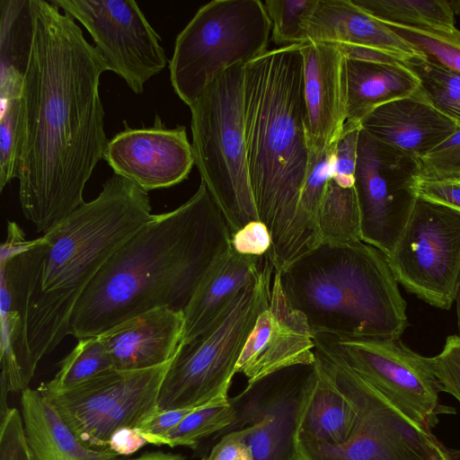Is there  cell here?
Instances as JSON below:
<instances>
[{
	"mask_svg": "<svg viewBox=\"0 0 460 460\" xmlns=\"http://www.w3.org/2000/svg\"><path fill=\"white\" fill-rule=\"evenodd\" d=\"M306 41L337 45L346 58L381 62H402L417 53L353 0H318L308 22Z\"/></svg>",
	"mask_w": 460,
	"mask_h": 460,
	"instance_id": "20",
	"label": "cell"
},
{
	"mask_svg": "<svg viewBox=\"0 0 460 460\" xmlns=\"http://www.w3.org/2000/svg\"><path fill=\"white\" fill-rule=\"evenodd\" d=\"M264 256L243 255L232 247L208 272L183 311L181 344L200 335L227 307L235 296L260 273Z\"/></svg>",
	"mask_w": 460,
	"mask_h": 460,
	"instance_id": "23",
	"label": "cell"
},
{
	"mask_svg": "<svg viewBox=\"0 0 460 460\" xmlns=\"http://www.w3.org/2000/svg\"><path fill=\"white\" fill-rule=\"evenodd\" d=\"M0 460H31L22 413L15 408L1 419Z\"/></svg>",
	"mask_w": 460,
	"mask_h": 460,
	"instance_id": "40",
	"label": "cell"
},
{
	"mask_svg": "<svg viewBox=\"0 0 460 460\" xmlns=\"http://www.w3.org/2000/svg\"><path fill=\"white\" fill-rule=\"evenodd\" d=\"M170 363L144 370L112 368L65 390H38L84 445L106 449L116 430L137 429L158 411Z\"/></svg>",
	"mask_w": 460,
	"mask_h": 460,
	"instance_id": "10",
	"label": "cell"
},
{
	"mask_svg": "<svg viewBox=\"0 0 460 460\" xmlns=\"http://www.w3.org/2000/svg\"><path fill=\"white\" fill-rule=\"evenodd\" d=\"M198 408V407H197ZM195 408L157 411L137 429L149 444L166 434Z\"/></svg>",
	"mask_w": 460,
	"mask_h": 460,
	"instance_id": "43",
	"label": "cell"
},
{
	"mask_svg": "<svg viewBox=\"0 0 460 460\" xmlns=\"http://www.w3.org/2000/svg\"><path fill=\"white\" fill-rule=\"evenodd\" d=\"M92 36L109 71L137 94L168 64L161 38L133 0H52Z\"/></svg>",
	"mask_w": 460,
	"mask_h": 460,
	"instance_id": "14",
	"label": "cell"
},
{
	"mask_svg": "<svg viewBox=\"0 0 460 460\" xmlns=\"http://www.w3.org/2000/svg\"><path fill=\"white\" fill-rule=\"evenodd\" d=\"M299 48L307 143L311 154L320 155L337 142L347 121L346 56L334 44L305 41Z\"/></svg>",
	"mask_w": 460,
	"mask_h": 460,
	"instance_id": "19",
	"label": "cell"
},
{
	"mask_svg": "<svg viewBox=\"0 0 460 460\" xmlns=\"http://www.w3.org/2000/svg\"><path fill=\"white\" fill-rule=\"evenodd\" d=\"M314 353L320 370L355 408L358 422L339 446L296 442V460H428L441 445L349 367L317 348Z\"/></svg>",
	"mask_w": 460,
	"mask_h": 460,
	"instance_id": "9",
	"label": "cell"
},
{
	"mask_svg": "<svg viewBox=\"0 0 460 460\" xmlns=\"http://www.w3.org/2000/svg\"><path fill=\"white\" fill-rule=\"evenodd\" d=\"M0 93L22 92L32 43L31 0L0 1Z\"/></svg>",
	"mask_w": 460,
	"mask_h": 460,
	"instance_id": "27",
	"label": "cell"
},
{
	"mask_svg": "<svg viewBox=\"0 0 460 460\" xmlns=\"http://www.w3.org/2000/svg\"><path fill=\"white\" fill-rule=\"evenodd\" d=\"M243 128L256 210L272 238L267 255L282 271L316 247L298 212L310 159L299 45L244 65Z\"/></svg>",
	"mask_w": 460,
	"mask_h": 460,
	"instance_id": "3",
	"label": "cell"
},
{
	"mask_svg": "<svg viewBox=\"0 0 460 460\" xmlns=\"http://www.w3.org/2000/svg\"><path fill=\"white\" fill-rule=\"evenodd\" d=\"M125 128L108 141L103 159L114 173L142 190L170 188L186 180L195 164L186 128H166L156 115L153 127Z\"/></svg>",
	"mask_w": 460,
	"mask_h": 460,
	"instance_id": "17",
	"label": "cell"
},
{
	"mask_svg": "<svg viewBox=\"0 0 460 460\" xmlns=\"http://www.w3.org/2000/svg\"><path fill=\"white\" fill-rule=\"evenodd\" d=\"M279 272L313 335L398 340L409 325L387 257L361 240L322 243Z\"/></svg>",
	"mask_w": 460,
	"mask_h": 460,
	"instance_id": "5",
	"label": "cell"
},
{
	"mask_svg": "<svg viewBox=\"0 0 460 460\" xmlns=\"http://www.w3.org/2000/svg\"><path fill=\"white\" fill-rule=\"evenodd\" d=\"M235 418L236 407L232 399L203 405L195 408L153 445L195 448L203 438L220 430H228Z\"/></svg>",
	"mask_w": 460,
	"mask_h": 460,
	"instance_id": "31",
	"label": "cell"
},
{
	"mask_svg": "<svg viewBox=\"0 0 460 460\" xmlns=\"http://www.w3.org/2000/svg\"><path fill=\"white\" fill-rule=\"evenodd\" d=\"M26 137L25 107L22 95L1 102L0 190L18 178Z\"/></svg>",
	"mask_w": 460,
	"mask_h": 460,
	"instance_id": "33",
	"label": "cell"
},
{
	"mask_svg": "<svg viewBox=\"0 0 460 460\" xmlns=\"http://www.w3.org/2000/svg\"><path fill=\"white\" fill-rule=\"evenodd\" d=\"M271 22L260 0H214L178 34L170 79L189 107L227 69L268 51Z\"/></svg>",
	"mask_w": 460,
	"mask_h": 460,
	"instance_id": "8",
	"label": "cell"
},
{
	"mask_svg": "<svg viewBox=\"0 0 460 460\" xmlns=\"http://www.w3.org/2000/svg\"><path fill=\"white\" fill-rule=\"evenodd\" d=\"M386 24L416 52L460 73V30L434 31Z\"/></svg>",
	"mask_w": 460,
	"mask_h": 460,
	"instance_id": "35",
	"label": "cell"
},
{
	"mask_svg": "<svg viewBox=\"0 0 460 460\" xmlns=\"http://www.w3.org/2000/svg\"><path fill=\"white\" fill-rule=\"evenodd\" d=\"M31 50L23 79L26 137L19 181L22 213L45 233L84 204L109 139L100 96L108 66L75 19L31 0Z\"/></svg>",
	"mask_w": 460,
	"mask_h": 460,
	"instance_id": "1",
	"label": "cell"
},
{
	"mask_svg": "<svg viewBox=\"0 0 460 460\" xmlns=\"http://www.w3.org/2000/svg\"><path fill=\"white\" fill-rule=\"evenodd\" d=\"M376 19L391 24L434 31H452L455 11L446 0H353Z\"/></svg>",
	"mask_w": 460,
	"mask_h": 460,
	"instance_id": "28",
	"label": "cell"
},
{
	"mask_svg": "<svg viewBox=\"0 0 460 460\" xmlns=\"http://www.w3.org/2000/svg\"><path fill=\"white\" fill-rule=\"evenodd\" d=\"M203 460H255L239 429L226 433Z\"/></svg>",
	"mask_w": 460,
	"mask_h": 460,
	"instance_id": "44",
	"label": "cell"
},
{
	"mask_svg": "<svg viewBox=\"0 0 460 460\" xmlns=\"http://www.w3.org/2000/svg\"><path fill=\"white\" fill-rule=\"evenodd\" d=\"M456 314H457V329H458V336L460 337V276L457 283L456 299Z\"/></svg>",
	"mask_w": 460,
	"mask_h": 460,
	"instance_id": "48",
	"label": "cell"
},
{
	"mask_svg": "<svg viewBox=\"0 0 460 460\" xmlns=\"http://www.w3.org/2000/svg\"><path fill=\"white\" fill-rule=\"evenodd\" d=\"M360 126L379 142L418 160L459 128L436 110L420 90L378 106L361 120Z\"/></svg>",
	"mask_w": 460,
	"mask_h": 460,
	"instance_id": "22",
	"label": "cell"
},
{
	"mask_svg": "<svg viewBox=\"0 0 460 460\" xmlns=\"http://www.w3.org/2000/svg\"><path fill=\"white\" fill-rule=\"evenodd\" d=\"M184 314L158 307L124 321L98 335L117 370H144L174 357L182 339Z\"/></svg>",
	"mask_w": 460,
	"mask_h": 460,
	"instance_id": "21",
	"label": "cell"
},
{
	"mask_svg": "<svg viewBox=\"0 0 460 460\" xmlns=\"http://www.w3.org/2000/svg\"><path fill=\"white\" fill-rule=\"evenodd\" d=\"M316 367V376L298 417L296 442L339 446L346 442L355 429L357 411L317 365Z\"/></svg>",
	"mask_w": 460,
	"mask_h": 460,
	"instance_id": "26",
	"label": "cell"
},
{
	"mask_svg": "<svg viewBox=\"0 0 460 460\" xmlns=\"http://www.w3.org/2000/svg\"><path fill=\"white\" fill-rule=\"evenodd\" d=\"M417 197L460 210V176L444 179H420Z\"/></svg>",
	"mask_w": 460,
	"mask_h": 460,
	"instance_id": "42",
	"label": "cell"
},
{
	"mask_svg": "<svg viewBox=\"0 0 460 460\" xmlns=\"http://www.w3.org/2000/svg\"><path fill=\"white\" fill-rule=\"evenodd\" d=\"M272 238L264 223L252 221L232 234L231 247L238 253L264 256L271 248Z\"/></svg>",
	"mask_w": 460,
	"mask_h": 460,
	"instance_id": "41",
	"label": "cell"
},
{
	"mask_svg": "<svg viewBox=\"0 0 460 460\" xmlns=\"http://www.w3.org/2000/svg\"><path fill=\"white\" fill-rule=\"evenodd\" d=\"M131 460H183V457L179 455L155 452L142 455Z\"/></svg>",
	"mask_w": 460,
	"mask_h": 460,
	"instance_id": "46",
	"label": "cell"
},
{
	"mask_svg": "<svg viewBox=\"0 0 460 460\" xmlns=\"http://www.w3.org/2000/svg\"><path fill=\"white\" fill-rule=\"evenodd\" d=\"M420 160L398 151L361 128L355 172L361 241L389 257L417 199Z\"/></svg>",
	"mask_w": 460,
	"mask_h": 460,
	"instance_id": "13",
	"label": "cell"
},
{
	"mask_svg": "<svg viewBox=\"0 0 460 460\" xmlns=\"http://www.w3.org/2000/svg\"><path fill=\"white\" fill-rule=\"evenodd\" d=\"M30 243L14 221L7 226L1 245V412L7 407V394L23 392L34 376L29 345Z\"/></svg>",
	"mask_w": 460,
	"mask_h": 460,
	"instance_id": "16",
	"label": "cell"
},
{
	"mask_svg": "<svg viewBox=\"0 0 460 460\" xmlns=\"http://www.w3.org/2000/svg\"><path fill=\"white\" fill-rule=\"evenodd\" d=\"M274 266L265 255L258 276L240 290L200 335L180 344L162 382L158 411L197 408L227 401L243 347L270 304Z\"/></svg>",
	"mask_w": 460,
	"mask_h": 460,
	"instance_id": "6",
	"label": "cell"
},
{
	"mask_svg": "<svg viewBox=\"0 0 460 460\" xmlns=\"http://www.w3.org/2000/svg\"><path fill=\"white\" fill-rule=\"evenodd\" d=\"M420 179L460 176V128L420 160Z\"/></svg>",
	"mask_w": 460,
	"mask_h": 460,
	"instance_id": "37",
	"label": "cell"
},
{
	"mask_svg": "<svg viewBox=\"0 0 460 460\" xmlns=\"http://www.w3.org/2000/svg\"><path fill=\"white\" fill-rule=\"evenodd\" d=\"M112 368L111 358L99 336L80 339L61 360L54 378L42 384L39 389L48 392L65 390Z\"/></svg>",
	"mask_w": 460,
	"mask_h": 460,
	"instance_id": "32",
	"label": "cell"
},
{
	"mask_svg": "<svg viewBox=\"0 0 460 460\" xmlns=\"http://www.w3.org/2000/svg\"><path fill=\"white\" fill-rule=\"evenodd\" d=\"M147 192L113 175L99 195L31 240L29 345L33 365L69 334L73 310L111 256L153 216Z\"/></svg>",
	"mask_w": 460,
	"mask_h": 460,
	"instance_id": "4",
	"label": "cell"
},
{
	"mask_svg": "<svg viewBox=\"0 0 460 460\" xmlns=\"http://www.w3.org/2000/svg\"><path fill=\"white\" fill-rule=\"evenodd\" d=\"M430 363L440 391L460 402V337L449 335L441 352L430 358Z\"/></svg>",
	"mask_w": 460,
	"mask_h": 460,
	"instance_id": "39",
	"label": "cell"
},
{
	"mask_svg": "<svg viewBox=\"0 0 460 460\" xmlns=\"http://www.w3.org/2000/svg\"><path fill=\"white\" fill-rule=\"evenodd\" d=\"M147 441L135 428H122L116 430L109 441V448L114 453L126 456L143 447Z\"/></svg>",
	"mask_w": 460,
	"mask_h": 460,
	"instance_id": "45",
	"label": "cell"
},
{
	"mask_svg": "<svg viewBox=\"0 0 460 460\" xmlns=\"http://www.w3.org/2000/svg\"><path fill=\"white\" fill-rule=\"evenodd\" d=\"M317 227L321 243H345L361 240L360 212L355 186L342 188L330 179L321 205Z\"/></svg>",
	"mask_w": 460,
	"mask_h": 460,
	"instance_id": "29",
	"label": "cell"
},
{
	"mask_svg": "<svg viewBox=\"0 0 460 460\" xmlns=\"http://www.w3.org/2000/svg\"><path fill=\"white\" fill-rule=\"evenodd\" d=\"M314 335L305 316L284 294L274 271L269 306L258 316L236 365L248 384L296 365L315 363Z\"/></svg>",
	"mask_w": 460,
	"mask_h": 460,
	"instance_id": "18",
	"label": "cell"
},
{
	"mask_svg": "<svg viewBox=\"0 0 460 460\" xmlns=\"http://www.w3.org/2000/svg\"><path fill=\"white\" fill-rule=\"evenodd\" d=\"M401 63L416 76L426 100L460 128V73L418 52Z\"/></svg>",
	"mask_w": 460,
	"mask_h": 460,
	"instance_id": "30",
	"label": "cell"
},
{
	"mask_svg": "<svg viewBox=\"0 0 460 460\" xmlns=\"http://www.w3.org/2000/svg\"><path fill=\"white\" fill-rule=\"evenodd\" d=\"M387 261L406 290L435 307L449 309L460 276V210L417 197Z\"/></svg>",
	"mask_w": 460,
	"mask_h": 460,
	"instance_id": "12",
	"label": "cell"
},
{
	"mask_svg": "<svg viewBox=\"0 0 460 460\" xmlns=\"http://www.w3.org/2000/svg\"><path fill=\"white\" fill-rule=\"evenodd\" d=\"M243 74L244 65H234L190 106L195 165L232 234L260 220L244 140Z\"/></svg>",
	"mask_w": 460,
	"mask_h": 460,
	"instance_id": "7",
	"label": "cell"
},
{
	"mask_svg": "<svg viewBox=\"0 0 460 460\" xmlns=\"http://www.w3.org/2000/svg\"><path fill=\"white\" fill-rule=\"evenodd\" d=\"M317 4L318 0L265 1L273 41L281 48L305 42L308 22Z\"/></svg>",
	"mask_w": 460,
	"mask_h": 460,
	"instance_id": "36",
	"label": "cell"
},
{
	"mask_svg": "<svg viewBox=\"0 0 460 460\" xmlns=\"http://www.w3.org/2000/svg\"><path fill=\"white\" fill-rule=\"evenodd\" d=\"M21 407L31 460H124L110 448L84 445L38 389L22 392Z\"/></svg>",
	"mask_w": 460,
	"mask_h": 460,
	"instance_id": "24",
	"label": "cell"
},
{
	"mask_svg": "<svg viewBox=\"0 0 460 460\" xmlns=\"http://www.w3.org/2000/svg\"><path fill=\"white\" fill-rule=\"evenodd\" d=\"M428 460H455L452 455L440 445Z\"/></svg>",
	"mask_w": 460,
	"mask_h": 460,
	"instance_id": "47",
	"label": "cell"
},
{
	"mask_svg": "<svg viewBox=\"0 0 460 460\" xmlns=\"http://www.w3.org/2000/svg\"><path fill=\"white\" fill-rule=\"evenodd\" d=\"M360 124L346 122L335 145L332 179L342 188L355 186Z\"/></svg>",
	"mask_w": 460,
	"mask_h": 460,
	"instance_id": "38",
	"label": "cell"
},
{
	"mask_svg": "<svg viewBox=\"0 0 460 460\" xmlns=\"http://www.w3.org/2000/svg\"><path fill=\"white\" fill-rule=\"evenodd\" d=\"M347 121L360 124L378 106L419 90L416 76L401 62L346 58Z\"/></svg>",
	"mask_w": 460,
	"mask_h": 460,
	"instance_id": "25",
	"label": "cell"
},
{
	"mask_svg": "<svg viewBox=\"0 0 460 460\" xmlns=\"http://www.w3.org/2000/svg\"><path fill=\"white\" fill-rule=\"evenodd\" d=\"M315 348L343 363L368 382L410 419L430 429L447 412L430 358L398 340L314 334Z\"/></svg>",
	"mask_w": 460,
	"mask_h": 460,
	"instance_id": "11",
	"label": "cell"
},
{
	"mask_svg": "<svg viewBox=\"0 0 460 460\" xmlns=\"http://www.w3.org/2000/svg\"><path fill=\"white\" fill-rule=\"evenodd\" d=\"M317 374L316 364L276 371L232 399L239 429L255 460H296V432L306 394Z\"/></svg>",
	"mask_w": 460,
	"mask_h": 460,
	"instance_id": "15",
	"label": "cell"
},
{
	"mask_svg": "<svg viewBox=\"0 0 460 460\" xmlns=\"http://www.w3.org/2000/svg\"><path fill=\"white\" fill-rule=\"evenodd\" d=\"M335 145L320 155L310 153L298 212L301 226L315 246L321 243L317 221L325 190L332 176Z\"/></svg>",
	"mask_w": 460,
	"mask_h": 460,
	"instance_id": "34",
	"label": "cell"
},
{
	"mask_svg": "<svg viewBox=\"0 0 460 460\" xmlns=\"http://www.w3.org/2000/svg\"><path fill=\"white\" fill-rule=\"evenodd\" d=\"M232 234L201 181L179 208L152 217L106 261L76 303L69 334L98 336L158 307L184 311Z\"/></svg>",
	"mask_w": 460,
	"mask_h": 460,
	"instance_id": "2",
	"label": "cell"
}]
</instances>
